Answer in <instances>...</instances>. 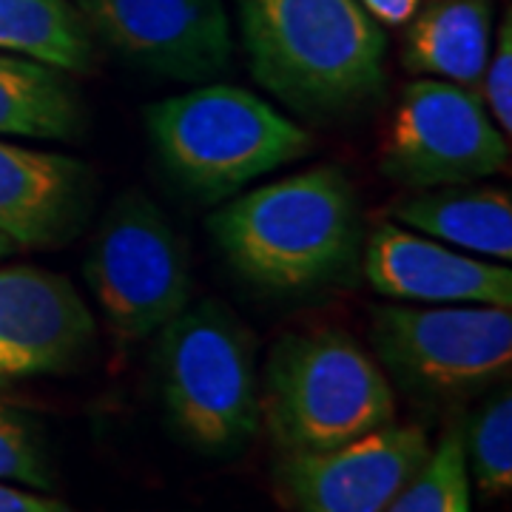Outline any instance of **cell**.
<instances>
[{
  "label": "cell",
  "instance_id": "cell-24",
  "mask_svg": "<svg viewBox=\"0 0 512 512\" xmlns=\"http://www.w3.org/2000/svg\"><path fill=\"white\" fill-rule=\"evenodd\" d=\"M15 251H18V245H15L12 239L6 237V234H0V259H3V256L15 254Z\"/></svg>",
  "mask_w": 512,
  "mask_h": 512
},
{
  "label": "cell",
  "instance_id": "cell-21",
  "mask_svg": "<svg viewBox=\"0 0 512 512\" xmlns=\"http://www.w3.org/2000/svg\"><path fill=\"white\" fill-rule=\"evenodd\" d=\"M484 103L493 114V123L507 137L512 131V18L510 12L504 15L495 37L493 60L484 66Z\"/></svg>",
  "mask_w": 512,
  "mask_h": 512
},
{
  "label": "cell",
  "instance_id": "cell-11",
  "mask_svg": "<svg viewBox=\"0 0 512 512\" xmlns=\"http://www.w3.org/2000/svg\"><path fill=\"white\" fill-rule=\"evenodd\" d=\"M92 345V311L66 276L0 268V384L66 373Z\"/></svg>",
  "mask_w": 512,
  "mask_h": 512
},
{
  "label": "cell",
  "instance_id": "cell-6",
  "mask_svg": "<svg viewBox=\"0 0 512 512\" xmlns=\"http://www.w3.org/2000/svg\"><path fill=\"white\" fill-rule=\"evenodd\" d=\"M86 279L106 325L123 342L157 333L191 302L183 239L143 191H126L106 211L89 248Z\"/></svg>",
  "mask_w": 512,
  "mask_h": 512
},
{
  "label": "cell",
  "instance_id": "cell-7",
  "mask_svg": "<svg viewBox=\"0 0 512 512\" xmlns=\"http://www.w3.org/2000/svg\"><path fill=\"white\" fill-rule=\"evenodd\" d=\"M373 345L404 390L458 399L507 376L512 313L493 305H382L373 311Z\"/></svg>",
  "mask_w": 512,
  "mask_h": 512
},
{
  "label": "cell",
  "instance_id": "cell-23",
  "mask_svg": "<svg viewBox=\"0 0 512 512\" xmlns=\"http://www.w3.org/2000/svg\"><path fill=\"white\" fill-rule=\"evenodd\" d=\"M419 3L421 0H362L367 12L387 26H404L419 9Z\"/></svg>",
  "mask_w": 512,
  "mask_h": 512
},
{
  "label": "cell",
  "instance_id": "cell-14",
  "mask_svg": "<svg viewBox=\"0 0 512 512\" xmlns=\"http://www.w3.org/2000/svg\"><path fill=\"white\" fill-rule=\"evenodd\" d=\"M393 222L461 248L467 254L512 259V197L493 185H444L390 208Z\"/></svg>",
  "mask_w": 512,
  "mask_h": 512
},
{
  "label": "cell",
  "instance_id": "cell-5",
  "mask_svg": "<svg viewBox=\"0 0 512 512\" xmlns=\"http://www.w3.org/2000/svg\"><path fill=\"white\" fill-rule=\"evenodd\" d=\"M157 333L160 396L177 436L208 456L242 450L262 424L254 336L217 299L185 308Z\"/></svg>",
  "mask_w": 512,
  "mask_h": 512
},
{
  "label": "cell",
  "instance_id": "cell-10",
  "mask_svg": "<svg viewBox=\"0 0 512 512\" xmlns=\"http://www.w3.org/2000/svg\"><path fill=\"white\" fill-rule=\"evenodd\" d=\"M430 456L421 424H382L316 453H285L279 487L296 512H384Z\"/></svg>",
  "mask_w": 512,
  "mask_h": 512
},
{
  "label": "cell",
  "instance_id": "cell-4",
  "mask_svg": "<svg viewBox=\"0 0 512 512\" xmlns=\"http://www.w3.org/2000/svg\"><path fill=\"white\" fill-rule=\"evenodd\" d=\"M259 419L285 453H316L390 424L396 399L382 367L350 333L311 330L271 350Z\"/></svg>",
  "mask_w": 512,
  "mask_h": 512
},
{
  "label": "cell",
  "instance_id": "cell-8",
  "mask_svg": "<svg viewBox=\"0 0 512 512\" xmlns=\"http://www.w3.org/2000/svg\"><path fill=\"white\" fill-rule=\"evenodd\" d=\"M510 163V140L473 89L427 77L404 86L379 165L410 188L478 183Z\"/></svg>",
  "mask_w": 512,
  "mask_h": 512
},
{
  "label": "cell",
  "instance_id": "cell-19",
  "mask_svg": "<svg viewBox=\"0 0 512 512\" xmlns=\"http://www.w3.org/2000/svg\"><path fill=\"white\" fill-rule=\"evenodd\" d=\"M467 470L476 478L478 490L504 495L512 487V396L504 390L495 396L473 421L470 439H464Z\"/></svg>",
  "mask_w": 512,
  "mask_h": 512
},
{
  "label": "cell",
  "instance_id": "cell-15",
  "mask_svg": "<svg viewBox=\"0 0 512 512\" xmlns=\"http://www.w3.org/2000/svg\"><path fill=\"white\" fill-rule=\"evenodd\" d=\"M404 69L458 86H478L490 60L493 0H430L407 20Z\"/></svg>",
  "mask_w": 512,
  "mask_h": 512
},
{
  "label": "cell",
  "instance_id": "cell-9",
  "mask_svg": "<svg viewBox=\"0 0 512 512\" xmlns=\"http://www.w3.org/2000/svg\"><path fill=\"white\" fill-rule=\"evenodd\" d=\"M86 26L131 66L211 83L231 66L234 40L225 0H72Z\"/></svg>",
  "mask_w": 512,
  "mask_h": 512
},
{
  "label": "cell",
  "instance_id": "cell-1",
  "mask_svg": "<svg viewBox=\"0 0 512 512\" xmlns=\"http://www.w3.org/2000/svg\"><path fill=\"white\" fill-rule=\"evenodd\" d=\"M239 276L279 293L350 282L362 265V217L345 171L319 165L242 194L208 217Z\"/></svg>",
  "mask_w": 512,
  "mask_h": 512
},
{
  "label": "cell",
  "instance_id": "cell-13",
  "mask_svg": "<svg viewBox=\"0 0 512 512\" xmlns=\"http://www.w3.org/2000/svg\"><path fill=\"white\" fill-rule=\"evenodd\" d=\"M92 202L86 163L0 140V234L18 248H55L80 231Z\"/></svg>",
  "mask_w": 512,
  "mask_h": 512
},
{
  "label": "cell",
  "instance_id": "cell-12",
  "mask_svg": "<svg viewBox=\"0 0 512 512\" xmlns=\"http://www.w3.org/2000/svg\"><path fill=\"white\" fill-rule=\"evenodd\" d=\"M362 271L370 288L390 299L512 311V271L507 265L484 262L399 222H382L370 231Z\"/></svg>",
  "mask_w": 512,
  "mask_h": 512
},
{
  "label": "cell",
  "instance_id": "cell-18",
  "mask_svg": "<svg viewBox=\"0 0 512 512\" xmlns=\"http://www.w3.org/2000/svg\"><path fill=\"white\" fill-rule=\"evenodd\" d=\"M470 504L473 484L464 433L450 427L384 512H470Z\"/></svg>",
  "mask_w": 512,
  "mask_h": 512
},
{
  "label": "cell",
  "instance_id": "cell-3",
  "mask_svg": "<svg viewBox=\"0 0 512 512\" xmlns=\"http://www.w3.org/2000/svg\"><path fill=\"white\" fill-rule=\"evenodd\" d=\"M148 137L165 171L202 202L313 151V137L271 103L228 83H202L146 111Z\"/></svg>",
  "mask_w": 512,
  "mask_h": 512
},
{
  "label": "cell",
  "instance_id": "cell-20",
  "mask_svg": "<svg viewBox=\"0 0 512 512\" xmlns=\"http://www.w3.org/2000/svg\"><path fill=\"white\" fill-rule=\"evenodd\" d=\"M0 481L35 490L52 487V467L37 424L6 402H0Z\"/></svg>",
  "mask_w": 512,
  "mask_h": 512
},
{
  "label": "cell",
  "instance_id": "cell-2",
  "mask_svg": "<svg viewBox=\"0 0 512 512\" xmlns=\"http://www.w3.org/2000/svg\"><path fill=\"white\" fill-rule=\"evenodd\" d=\"M254 80L305 117H342L384 89L387 37L362 0H237Z\"/></svg>",
  "mask_w": 512,
  "mask_h": 512
},
{
  "label": "cell",
  "instance_id": "cell-16",
  "mask_svg": "<svg viewBox=\"0 0 512 512\" xmlns=\"http://www.w3.org/2000/svg\"><path fill=\"white\" fill-rule=\"evenodd\" d=\"M83 126V100L66 72L0 52V134L72 140Z\"/></svg>",
  "mask_w": 512,
  "mask_h": 512
},
{
  "label": "cell",
  "instance_id": "cell-17",
  "mask_svg": "<svg viewBox=\"0 0 512 512\" xmlns=\"http://www.w3.org/2000/svg\"><path fill=\"white\" fill-rule=\"evenodd\" d=\"M0 52L66 74H89L97 66L92 29L72 0H0Z\"/></svg>",
  "mask_w": 512,
  "mask_h": 512
},
{
  "label": "cell",
  "instance_id": "cell-22",
  "mask_svg": "<svg viewBox=\"0 0 512 512\" xmlns=\"http://www.w3.org/2000/svg\"><path fill=\"white\" fill-rule=\"evenodd\" d=\"M0 512H72L63 501L52 495L32 493L23 487H12L0 481Z\"/></svg>",
  "mask_w": 512,
  "mask_h": 512
}]
</instances>
